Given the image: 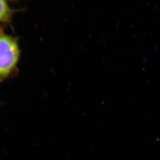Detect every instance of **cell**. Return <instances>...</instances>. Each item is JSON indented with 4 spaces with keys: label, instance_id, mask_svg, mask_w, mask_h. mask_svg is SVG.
Listing matches in <instances>:
<instances>
[{
    "label": "cell",
    "instance_id": "cell-2",
    "mask_svg": "<svg viewBox=\"0 0 160 160\" xmlns=\"http://www.w3.org/2000/svg\"><path fill=\"white\" fill-rule=\"evenodd\" d=\"M13 10L7 0H0V23H10Z\"/></svg>",
    "mask_w": 160,
    "mask_h": 160
},
{
    "label": "cell",
    "instance_id": "cell-1",
    "mask_svg": "<svg viewBox=\"0 0 160 160\" xmlns=\"http://www.w3.org/2000/svg\"><path fill=\"white\" fill-rule=\"evenodd\" d=\"M17 39L0 27V81L6 80L16 68L20 58Z\"/></svg>",
    "mask_w": 160,
    "mask_h": 160
}]
</instances>
